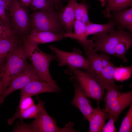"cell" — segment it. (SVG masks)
Returning <instances> with one entry per match:
<instances>
[{
    "mask_svg": "<svg viewBox=\"0 0 132 132\" xmlns=\"http://www.w3.org/2000/svg\"><path fill=\"white\" fill-rule=\"evenodd\" d=\"M86 58L89 66L86 73L107 90L113 88L115 85L114 74L115 66L110 60L108 54H99L90 49H85Z\"/></svg>",
    "mask_w": 132,
    "mask_h": 132,
    "instance_id": "6da1fadb",
    "label": "cell"
},
{
    "mask_svg": "<svg viewBox=\"0 0 132 132\" xmlns=\"http://www.w3.org/2000/svg\"><path fill=\"white\" fill-rule=\"evenodd\" d=\"M24 51L28 59L31 62L33 69L39 78L54 86L58 88L49 72L51 62L56 60L55 55L47 54L40 50L37 45L23 41Z\"/></svg>",
    "mask_w": 132,
    "mask_h": 132,
    "instance_id": "7a4b0ae2",
    "label": "cell"
},
{
    "mask_svg": "<svg viewBox=\"0 0 132 132\" xmlns=\"http://www.w3.org/2000/svg\"><path fill=\"white\" fill-rule=\"evenodd\" d=\"M27 59L23 42L10 54L0 70L1 75L2 93L8 87L12 78L30 64Z\"/></svg>",
    "mask_w": 132,
    "mask_h": 132,
    "instance_id": "3957f363",
    "label": "cell"
},
{
    "mask_svg": "<svg viewBox=\"0 0 132 132\" xmlns=\"http://www.w3.org/2000/svg\"><path fill=\"white\" fill-rule=\"evenodd\" d=\"M106 91L104 98L105 107L103 110L109 119H114L116 122L123 111L132 104V91L122 92L114 89Z\"/></svg>",
    "mask_w": 132,
    "mask_h": 132,
    "instance_id": "277c9868",
    "label": "cell"
},
{
    "mask_svg": "<svg viewBox=\"0 0 132 132\" xmlns=\"http://www.w3.org/2000/svg\"><path fill=\"white\" fill-rule=\"evenodd\" d=\"M31 24L32 29L49 31L62 34L63 26L59 13L54 9L39 10L31 15Z\"/></svg>",
    "mask_w": 132,
    "mask_h": 132,
    "instance_id": "5b68a950",
    "label": "cell"
},
{
    "mask_svg": "<svg viewBox=\"0 0 132 132\" xmlns=\"http://www.w3.org/2000/svg\"><path fill=\"white\" fill-rule=\"evenodd\" d=\"M8 7L10 27L15 34L22 39L25 38L31 24V19L25 7L19 0H12Z\"/></svg>",
    "mask_w": 132,
    "mask_h": 132,
    "instance_id": "8992f818",
    "label": "cell"
},
{
    "mask_svg": "<svg viewBox=\"0 0 132 132\" xmlns=\"http://www.w3.org/2000/svg\"><path fill=\"white\" fill-rule=\"evenodd\" d=\"M49 47L55 54L59 65L68 66L66 73L68 74H72L76 70L82 69L86 71L88 68V60L82 55L79 49L75 48L73 52H67L60 50L53 45H50Z\"/></svg>",
    "mask_w": 132,
    "mask_h": 132,
    "instance_id": "52a82bcc",
    "label": "cell"
},
{
    "mask_svg": "<svg viewBox=\"0 0 132 132\" xmlns=\"http://www.w3.org/2000/svg\"><path fill=\"white\" fill-rule=\"evenodd\" d=\"M129 33L121 29L107 33L94 35L92 38L95 43L90 49L114 55L118 44Z\"/></svg>",
    "mask_w": 132,
    "mask_h": 132,
    "instance_id": "ba28073f",
    "label": "cell"
},
{
    "mask_svg": "<svg viewBox=\"0 0 132 132\" xmlns=\"http://www.w3.org/2000/svg\"><path fill=\"white\" fill-rule=\"evenodd\" d=\"M74 76L86 96L99 104L105 93V88L85 71L79 69L73 72Z\"/></svg>",
    "mask_w": 132,
    "mask_h": 132,
    "instance_id": "9c48e42d",
    "label": "cell"
},
{
    "mask_svg": "<svg viewBox=\"0 0 132 132\" xmlns=\"http://www.w3.org/2000/svg\"><path fill=\"white\" fill-rule=\"evenodd\" d=\"M74 123L69 122L63 128L58 127L55 120L43 107L39 115L32 123L33 132H75Z\"/></svg>",
    "mask_w": 132,
    "mask_h": 132,
    "instance_id": "30bf717a",
    "label": "cell"
},
{
    "mask_svg": "<svg viewBox=\"0 0 132 132\" xmlns=\"http://www.w3.org/2000/svg\"><path fill=\"white\" fill-rule=\"evenodd\" d=\"M39 80H42L33 70L31 64H30L11 80L8 87L0 96V103H2L5 98L12 92L20 90L33 81Z\"/></svg>",
    "mask_w": 132,
    "mask_h": 132,
    "instance_id": "8fae6325",
    "label": "cell"
},
{
    "mask_svg": "<svg viewBox=\"0 0 132 132\" xmlns=\"http://www.w3.org/2000/svg\"><path fill=\"white\" fill-rule=\"evenodd\" d=\"M70 80L75 89V94L71 104L77 107L83 114L84 119L88 121L95 108L91 106V101L81 88L74 76Z\"/></svg>",
    "mask_w": 132,
    "mask_h": 132,
    "instance_id": "7c38bea8",
    "label": "cell"
},
{
    "mask_svg": "<svg viewBox=\"0 0 132 132\" xmlns=\"http://www.w3.org/2000/svg\"><path fill=\"white\" fill-rule=\"evenodd\" d=\"M20 99L45 92H58L60 90L50 84L41 80L33 81L20 89Z\"/></svg>",
    "mask_w": 132,
    "mask_h": 132,
    "instance_id": "4fadbf2b",
    "label": "cell"
},
{
    "mask_svg": "<svg viewBox=\"0 0 132 132\" xmlns=\"http://www.w3.org/2000/svg\"><path fill=\"white\" fill-rule=\"evenodd\" d=\"M63 38L61 34L32 29L23 40L27 42L38 45L40 44L59 41Z\"/></svg>",
    "mask_w": 132,
    "mask_h": 132,
    "instance_id": "5bb4252c",
    "label": "cell"
},
{
    "mask_svg": "<svg viewBox=\"0 0 132 132\" xmlns=\"http://www.w3.org/2000/svg\"><path fill=\"white\" fill-rule=\"evenodd\" d=\"M23 42L22 39L16 34L0 39V70L10 54Z\"/></svg>",
    "mask_w": 132,
    "mask_h": 132,
    "instance_id": "9a60e30c",
    "label": "cell"
},
{
    "mask_svg": "<svg viewBox=\"0 0 132 132\" xmlns=\"http://www.w3.org/2000/svg\"><path fill=\"white\" fill-rule=\"evenodd\" d=\"M74 33L66 32L61 34L63 38L68 37L77 40L81 44L84 49H90L93 43L91 40L87 39L86 33V25L76 20L74 24Z\"/></svg>",
    "mask_w": 132,
    "mask_h": 132,
    "instance_id": "2e32d148",
    "label": "cell"
},
{
    "mask_svg": "<svg viewBox=\"0 0 132 132\" xmlns=\"http://www.w3.org/2000/svg\"><path fill=\"white\" fill-rule=\"evenodd\" d=\"M97 104L88 120L89 123V132H102L105 121L109 118L106 113L101 109L99 104Z\"/></svg>",
    "mask_w": 132,
    "mask_h": 132,
    "instance_id": "e0dca14e",
    "label": "cell"
},
{
    "mask_svg": "<svg viewBox=\"0 0 132 132\" xmlns=\"http://www.w3.org/2000/svg\"><path fill=\"white\" fill-rule=\"evenodd\" d=\"M76 1L71 0L63 11L59 13L61 23L67 32H71L76 20L74 4Z\"/></svg>",
    "mask_w": 132,
    "mask_h": 132,
    "instance_id": "ac0fdd59",
    "label": "cell"
},
{
    "mask_svg": "<svg viewBox=\"0 0 132 132\" xmlns=\"http://www.w3.org/2000/svg\"><path fill=\"white\" fill-rule=\"evenodd\" d=\"M38 104H35L25 110L22 112L15 114L13 118L9 120V123H12L14 119L20 118L21 119H31L36 118L41 112L43 107L44 106L45 102L37 98Z\"/></svg>",
    "mask_w": 132,
    "mask_h": 132,
    "instance_id": "d6986e66",
    "label": "cell"
},
{
    "mask_svg": "<svg viewBox=\"0 0 132 132\" xmlns=\"http://www.w3.org/2000/svg\"><path fill=\"white\" fill-rule=\"evenodd\" d=\"M116 24L115 22L100 24L94 23L90 22L86 25L87 36L92 34L107 33L115 30L114 27Z\"/></svg>",
    "mask_w": 132,
    "mask_h": 132,
    "instance_id": "ffe728a7",
    "label": "cell"
},
{
    "mask_svg": "<svg viewBox=\"0 0 132 132\" xmlns=\"http://www.w3.org/2000/svg\"><path fill=\"white\" fill-rule=\"evenodd\" d=\"M132 45V36L129 33L118 44L115 48L114 55L122 59L124 62H127L128 60L125 55Z\"/></svg>",
    "mask_w": 132,
    "mask_h": 132,
    "instance_id": "44dd1931",
    "label": "cell"
},
{
    "mask_svg": "<svg viewBox=\"0 0 132 132\" xmlns=\"http://www.w3.org/2000/svg\"><path fill=\"white\" fill-rule=\"evenodd\" d=\"M118 11L116 16L117 22L124 27L132 31V8Z\"/></svg>",
    "mask_w": 132,
    "mask_h": 132,
    "instance_id": "7402d4cb",
    "label": "cell"
},
{
    "mask_svg": "<svg viewBox=\"0 0 132 132\" xmlns=\"http://www.w3.org/2000/svg\"><path fill=\"white\" fill-rule=\"evenodd\" d=\"M108 6L105 10L109 16V12L112 11H120L132 6V0H108Z\"/></svg>",
    "mask_w": 132,
    "mask_h": 132,
    "instance_id": "603a6c76",
    "label": "cell"
},
{
    "mask_svg": "<svg viewBox=\"0 0 132 132\" xmlns=\"http://www.w3.org/2000/svg\"><path fill=\"white\" fill-rule=\"evenodd\" d=\"M74 11L76 20L81 22L85 25L90 22L86 5L83 3H78L76 1Z\"/></svg>",
    "mask_w": 132,
    "mask_h": 132,
    "instance_id": "cb8c5ba5",
    "label": "cell"
},
{
    "mask_svg": "<svg viewBox=\"0 0 132 132\" xmlns=\"http://www.w3.org/2000/svg\"><path fill=\"white\" fill-rule=\"evenodd\" d=\"M132 73V66H124L121 65L119 67H115L114 79L116 81L123 82L130 78Z\"/></svg>",
    "mask_w": 132,
    "mask_h": 132,
    "instance_id": "d4e9b609",
    "label": "cell"
},
{
    "mask_svg": "<svg viewBox=\"0 0 132 132\" xmlns=\"http://www.w3.org/2000/svg\"><path fill=\"white\" fill-rule=\"evenodd\" d=\"M55 4L52 0H31L29 6L33 11L52 9Z\"/></svg>",
    "mask_w": 132,
    "mask_h": 132,
    "instance_id": "484cf974",
    "label": "cell"
},
{
    "mask_svg": "<svg viewBox=\"0 0 132 132\" xmlns=\"http://www.w3.org/2000/svg\"><path fill=\"white\" fill-rule=\"evenodd\" d=\"M132 131V104L123 119L119 129V132H130Z\"/></svg>",
    "mask_w": 132,
    "mask_h": 132,
    "instance_id": "4316f807",
    "label": "cell"
},
{
    "mask_svg": "<svg viewBox=\"0 0 132 132\" xmlns=\"http://www.w3.org/2000/svg\"><path fill=\"white\" fill-rule=\"evenodd\" d=\"M15 34L10 26L0 19V39L10 37Z\"/></svg>",
    "mask_w": 132,
    "mask_h": 132,
    "instance_id": "83f0119b",
    "label": "cell"
},
{
    "mask_svg": "<svg viewBox=\"0 0 132 132\" xmlns=\"http://www.w3.org/2000/svg\"><path fill=\"white\" fill-rule=\"evenodd\" d=\"M34 104L31 97L27 96L20 99L19 110L15 114L21 113Z\"/></svg>",
    "mask_w": 132,
    "mask_h": 132,
    "instance_id": "f1b7e54d",
    "label": "cell"
},
{
    "mask_svg": "<svg viewBox=\"0 0 132 132\" xmlns=\"http://www.w3.org/2000/svg\"><path fill=\"white\" fill-rule=\"evenodd\" d=\"M0 19L10 26L8 7L2 0H0Z\"/></svg>",
    "mask_w": 132,
    "mask_h": 132,
    "instance_id": "f546056e",
    "label": "cell"
},
{
    "mask_svg": "<svg viewBox=\"0 0 132 132\" xmlns=\"http://www.w3.org/2000/svg\"><path fill=\"white\" fill-rule=\"evenodd\" d=\"M14 132H33L32 123H26L23 122L17 123L12 131Z\"/></svg>",
    "mask_w": 132,
    "mask_h": 132,
    "instance_id": "4dcf8cb0",
    "label": "cell"
},
{
    "mask_svg": "<svg viewBox=\"0 0 132 132\" xmlns=\"http://www.w3.org/2000/svg\"><path fill=\"white\" fill-rule=\"evenodd\" d=\"M114 119L112 118H109L108 122L105 124L102 130L103 132H115L117 131L115 125Z\"/></svg>",
    "mask_w": 132,
    "mask_h": 132,
    "instance_id": "1f68e13d",
    "label": "cell"
},
{
    "mask_svg": "<svg viewBox=\"0 0 132 132\" xmlns=\"http://www.w3.org/2000/svg\"><path fill=\"white\" fill-rule=\"evenodd\" d=\"M24 6L26 7L29 6L31 0H19Z\"/></svg>",
    "mask_w": 132,
    "mask_h": 132,
    "instance_id": "d6a6232c",
    "label": "cell"
},
{
    "mask_svg": "<svg viewBox=\"0 0 132 132\" xmlns=\"http://www.w3.org/2000/svg\"><path fill=\"white\" fill-rule=\"evenodd\" d=\"M1 75L0 72V97L2 93V85L1 80Z\"/></svg>",
    "mask_w": 132,
    "mask_h": 132,
    "instance_id": "836d02e7",
    "label": "cell"
},
{
    "mask_svg": "<svg viewBox=\"0 0 132 132\" xmlns=\"http://www.w3.org/2000/svg\"><path fill=\"white\" fill-rule=\"evenodd\" d=\"M8 6L9 5L10 3L12 0H2Z\"/></svg>",
    "mask_w": 132,
    "mask_h": 132,
    "instance_id": "e575fe53",
    "label": "cell"
},
{
    "mask_svg": "<svg viewBox=\"0 0 132 132\" xmlns=\"http://www.w3.org/2000/svg\"><path fill=\"white\" fill-rule=\"evenodd\" d=\"M101 2V5L102 6H104L105 5V0H99Z\"/></svg>",
    "mask_w": 132,
    "mask_h": 132,
    "instance_id": "d590c367",
    "label": "cell"
},
{
    "mask_svg": "<svg viewBox=\"0 0 132 132\" xmlns=\"http://www.w3.org/2000/svg\"><path fill=\"white\" fill-rule=\"evenodd\" d=\"M55 3L58 2L57 0H52Z\"/></svg>",
    "mask_w": 132,
    "mask_h": 132,
    "instance_id": "8d00e7d4",
    "label": "cell"
},
{
    "mask_svg": "<svg viewBox=\"0 0 132 132\" xmlns=\"http://www.w3.org/2000/svg\"><path fill=\"white\" fill-rule=\"evenodd\" d=\"M74 0V1H76V0H69V1L70 0Z\"/></svg>",
    "mask_w": 132,
    "mask_h": 132,
    "instance_id": "74e56055",
    "label": "cell"
},
{
    "mask_svg": "<svg viewBox=\"0 0 132 132\" xmlns=\"http://www.w3.org/2000/svg\"><path fill=\"white\" fill-rule=\"evenodd\" d=\"M57 0V1H59L60 0Z\"/></svg>",
    "mask_w": 132,
    "mask_h": 132,
    "instance_id": "f35d334b",
    "label": "cell"
},
{
    "mask_svg": "<svg viewBox=\"0 0 132 132\" xmlns=\"http://www.w3.org/2000/svg\"></svg>",
    "mask_w": 132,
    "mask_h": 132,
    "instance_id": "ab89813d",
    "label": "cell"
}]
</instances>
